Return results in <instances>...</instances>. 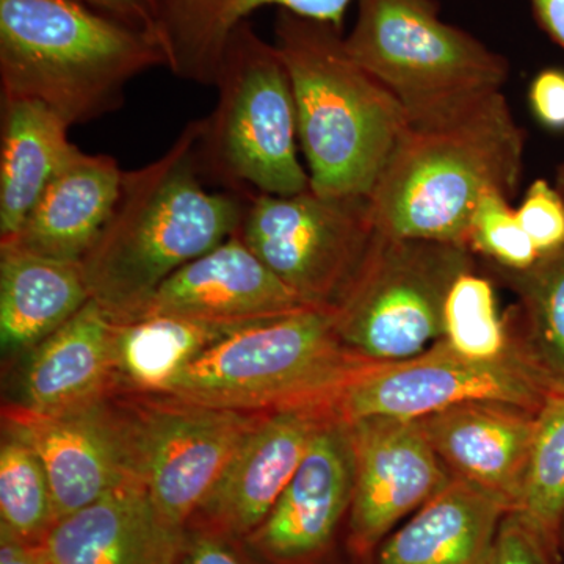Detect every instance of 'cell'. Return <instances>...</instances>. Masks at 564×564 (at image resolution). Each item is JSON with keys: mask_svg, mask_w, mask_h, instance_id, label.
<instances>
[{"mask_svg": "<svg viewBox=\"0 0 564 564\" xmlns=\"http://www.w3.org/2000/svg\"><path fill=\"white\" fill-rule=\"evenodd\" d=\"M202 129L203 120L188 122L165 154L124 172L110 220L82 259L91 300L113 321L135 313L163 281L242 225L248 193L204 187Z\"/></svg>", "mask_w": 564, "mask_h": 564, "instance_id": "obj_1", "label": "cell"}, {"mask_svg": "<svg viewBox=\"0 0 564 564\" xmlns=\"http://www.w3.org/2000/svg\"><path fill=\"white\" fill-rule=\"evenodd\" d=\"M524 148L502 91L408 120L367 196L375 231L467 243L478 203L492 192L513 196Z\"/></svg>", "mask_w": 564, "mask_h": 564, "instance_id": "obj_2", "label": "cell"}, {"mask_svg": "<svg viewBox=\"0 0 564 564\" xmlns=\"http://www.w3.org/2000/svg\"><path fill=\"white\" fill-rule=\"evenodd\" d=\"M155 66L154 35L77 0H0L2 98L43 104L69 128L121 109Z\"/></svg>", "mask_w": 564, "mask_h": 564, "instance_id": "obj_3", "label": "cell"}, {"mask_svg": "<svg viewBox=\"0 0 564 564\" xmlns=\"http://www.w3.org/2000/svg\"><path fill=\"white\" fill-rule=\"evenodd\" d=\"M274 47L291 77L311 188L367 198L406 126L403 107L332 24L280 10Z\"/></svg>", "mask_w": 564, "mask_h": 564, "instance_id": "obj_4", "label": "cell"}, {"mask_svg": "<svg viewBox=\"0 0 564 564\" xmlns=\"http://www.w3.org/2000/svg\"><path fill=\"white\" fill-rule=\"evenodd\" d=\"M373 364L345 347L332 310L306 307L229 334L158 393L223 410L272 413L334 404Z\"/></svg>", "mask_w": 564, "mask_h": 564, "instance_id": "obj_5", "label": "cell"}, {"mask_svg": "<svg viewBox=\"0 0 564 564\" xmlns=\"http://www.w3.org/2000/svg\"><path fill=\"white\" fill-rule=\"evenodd\" d=\"M218 99L203 118L196 163L225 191L289 196L311 187L299 159L291 77L274 44L248 22L232 33L218 70Z\"/></svg>", "mask_w": 564, "mask_h": 564, "instance_id": "obj_6", "label": "cell"}, {"mask_svg": "<svg viewBox=\"0 0 564 564\" xmlns=\"http://www.w3.org/2000/svg\"><path fill=\"white\" fill-rule=\"evenodd\" d=\"M345 46L408 120L500 91L510 76L507 58L445 22L433 0H358Z\"/></svg>", "mask_w": 564, "mask_h": 564, "instance_id": "obj_7", "label": "cell"}, {"mask_svg": "<svg viewBox=\"0 0 564 564\" xmlns=\"http://www.w3.org/2000/svg\"><path fill=\"white\" fill-rule=\"evenodd\" d=\"M469 245L375 232L361 269L333 310L348 350L370 362L421 355L444 336V303L475 269Z\"/></svg>", "mask_w": 564, "mask_h": 564, "instance_id": "obj_8", "label": "cell"}, {"mask_svg": "<svg viewBox=\"0 0 564 564\" xmlns=\"http://www.w3.org/2000/svg\"><path fill=\"white\" fill-rule=\"evenodd\" d=\"M109 404L131 477L150 494L163 521L182 533L223 467L265 414L162 393H113Z\"/></svg>", "mask_w": 564, "mask_h": 564, "instance_id": "obj_9", "label": "cell"}, {"mask_svg": "<svg viewBox=\"0 0 564 564\" xmlns=\"http://www.w3.org/2000/svg\"><path fill=\"white\" fill-rule=\"evenodd\" d=\"M367 198L248 193L237 236L311 307L334 310L375 237Z\"/></svg>", "mask_w": 564, "mask_h": 564, "instance_id": "obj_10", "label": "cell"}, {"mask_svg": "<svg viewBox=\"0 0 564 564\" xmlns=\"http://www.w3.org/2000/svg\"><path fill=\"white\" fill-rule=\"evenodd\" d=\"M551 389L511 340L510 350L480 361L445 339L403 361L373 364L340 392L334 411L344 421L389 415L422 419L470 402H499L540 413Z\"/></svg>", "mask_w": 564, "mask_h": 564, "instance_id": "obj_11", "label": "cell"}, {"mask_svg": "<svg viewBox=\"0 0 564 564\" xmlns=\"http://www.w3.org/2000/svg\"><path fill=\"white\" fill-rule=\"evenodd\" d=\"M352 486L350 425L336 414L315 433L270 513L236 547L248 564H350Z\"/></svg>", "mask_w": 564, "mask_h": 564, "instance_id": "obj_12", "label": "cell"}, {"mask_svg": "<svg viewBox=\"0 0 564 564\" xmlns=\"http://www.w3.org/2000/svg\"><path fill=\"white\" fill-rule=\"evenodd\" d=\"M347 422L355 455L347 554L350 564H369L395 525L454 477L415 419L370 415Z\"/></svg>", "mask_w": 564, "mask_h": 564, "instance_id": "obj_13", "label": "cell"}, {"mask_svg": "<svg viewBox=\"0 0 564 564\" xmlns=\"http://www.w3.org/2000/svg\"><path fill=\"white\" fill-rule=\"evenodd\" d=\"M336 415L333 403L263 414L223 467L185 529L236 544L256 529L299 470L311 441Z\"/></svg>", "mask_w": 564, "mask_h": 564, "instance_id": "obj_14", "label": "cell"}, {"mask_svg": "<svg viewBox=\"0 0 564 564\" xmlns=\"http://www.w3.org/2000/svg\"><path fill=\"white\" fill-rule=\"evenodd\" d=\"M2 432L14 434L40 456L57 521L135 481L129 473L109 397L61 414H40L3 403Z\"/></svg>", "mask_w": 564, "mask_h": 564, "instance_id": "obj_15", "label": "cell"}, {"mask_svg": "<svg viewBox=\"0 0 564 564\" xmlns=\"http://www.w3.org/2000/svg\"><path fill=\"white\" fill-rule=\"evenodd\" d=\"M306 307L311 306L236 234L173 273L135 313L120 322L151 315L263 322Z\"/></svg>", "mask_w": 564, "mask_h": 564, "instance_id": "obj_16", "label": "cell"}, {"mask_svg": "<svg viewBox=\"0 0 564 564\" xmlns=\"http://www.w3.org/2000/svg\"><path fill=\"white\" fill-rule=\"evenodd\" d=\"M536 414L513 404L470 402L417 421L452 477L513 511L524 484Z\"/></svg>", "mask_w": 564, "mask_h": 564, "instance_id": "obj_17", "label": "cell"}, {"mask_svg": "<svg viewBox=\"0 0 564 564\" xmlns=\"http://www.w3.org/2000/svg\"><path fill=\"white\" fill-rule=\"evenodd\" d=\"M184 536L129 481L57 521L41 547L47 564H174Z\"/></svg>", "mask_w": 564, "mask_h": 564, "instance_id": "obj_18", "label": "cell"}, {"mask_svg": "<svg viewBox=\"0 0 564 564\" xmlns=\"http://www.w3.org/2000/svg\"><path fill=\"white\" fill-rule=\"evenodd\" d=\"M14 404L61 414L115 393V321L91 300L62 328L25 352Z\"/></svg>", "mask_w": 564, "mask_h": 564, "instance_id": "obj_19", "label": "cell"}, {"mask_svg": "<svg viewBox=\"0 0 564 564\" xmlns=\"http://www.w3.org/2000/svg\"><path fill=\"white\" fill-rule=\"evenodd\" d=\"M122 176L110 155L77 152L47 185L17 236L0 247L80 263L110 220Z\"/></svg>", "mask_w": 564, "mask_h": 564, "instance_id": "obj_20", "label": "cell"}, {"mask_svg": "<svg viewBox=\"0 0 564 564\" xmlns=\"http://www.w3.org/2000/svg\"><path fill=\"white\" fill-rule=\"evenodd\" d=\"M352 0H155L158 40L166 68L214 87L232 33L263 7H278L343 31Z\"/></svg>", "mask_w": 564, "mask_h": 564, "instance_id": "obj_21", "label": "cell"}, {"mask_svg": "<svg viewBox=\"0 0 564 564\" xmlns=\"http://www.w3.org/2000/svg\"><path fill=\"white\" fill-rule=\"evenodd\" d=\"M508 513L489 494L452 478L386 538L369 564H488Z\"/></svg>", "mask_w": 564, "mask_h": 564, "instance_id": "obj_22", "label": "cell"}, {"mask_svg": "<svg viewBox=\"0 0 564 564\" xmlns=\"http://www.w3.org/2000/svg\"><path fill=\"white\" fill-rule=\"evenodd\" d=\"M91 302L79 262L0 247V344L24 356Z\"/></svg>", "mask_w": 564, "mask_h": 564, "instance_id": "obj_23", "label": "cell"}, {"mask_svg": "<svg viewBox=\"0 0 564 564\" xmlns=\"http://www.w3.org/2000/svg\"><path fill=\"white\" fill-rule=\"evenodd\" d=\"M68 132L43 104L2 98L0 242L17 236L47 185L80 151Z\"/></svg>", "mask_w": 564, "mask_h": 564, "instance_id": "obj_24", "label": "cell"}, {"mask_svg": "<svg viewBox=\"0 0 564 564\" xmlns=\"http://www.w3.org/2000/svg\"><path fill=\"white\" fill-rule=\"evenodd\" d=\"M254 323L180 315L115 321V393L161 392L212 345Z\"/></svg>", "mask_w": 564, "mask_h": 564, "instance_id": "obj_25", "label": "cell"}, {"mask_svg": "<svg viewBox=\"0 0 564 564\" xmlns=\"http://www.w3.org/2000/svg\"><path fill=\"white\" fill-rule=\"evenodd\" d=\"M516 293L510 337L554 393H564V247L522 272L500 269Z\"/></svg>", "mask_w": 564, "mask_h": 564, "instance_id": "obj_26", "label": "cell"}, {"mask_svg": "<svg viewBox=\"0 0 564 564\" xmlns=\"http://www.w3.org/2000/svg\"><path fill=\"white\" fill-rule=\"evenodd\" d=\"M513 513L544 545L545 551L562 563L564 393H552L536 414L524 484Z\"/></svg>", "mask_w": 564, "mask_h": 564, "instance_id": "obj_27", "label": "cell"}, {"mask_svg": "<svg viewBox=\"0 0 564 564\" xmlns=\"http://www.w3.org/2000/svg\"><path fill=\"white\" fill-rule=\"evenodd\" d=\"M57 524L46 469L31 445L2 432L0 444V530L41 544Z\"/></svg>", "mask_w": 564, "mask_h": 564, "instance_id": "obj_28", "label": "cell"}, {"mask_svg": "<svg viewBox=\"0 0 564 564\" xmlns=\"http://www.w3.org/2000/svg\"><path fill=\"white\" fill-rule=\"evenodd\" d=\"M443 322V339L466 358L489 361L510 350V328L507 315L500 314L496 289L474 270L462 274L448 291Z\"/></svg>", "mask_w": 564, "mask_h": 564, "instance_id": "obj_29", "label": "cell"}, {"mask_svg": "<svg viewBox=\"0 0 564 564\" xmlns=\"http://www.w3.org/2000/svg\"><path fill=\"white\" fill-rule=\"evenodd\" d=\"M467 245L503 270L522 272L541 258L518 220L510 198L502 193H488L470 220Z\"/></svg>", "mask_w": 564, "mask_h": 564, "instance_id": "obj_30", "label": "cell"}, {"mask_svg": "<svg viewBox=\"0 0 564 564\" xmlns=\"http://www.w3.org/2000/svg\"><path fill=\"white\" fill-rule=\"evenodd\" d=\"M516 215L541 256L564 247V202L549 182L534 181Z\"/></svg>", "mask_w": 564, "mask_h": 564, "instance_id": "obj_31", "label": "cell"}, {"mask_svg": "<svg viewBox=\"0 0 564 564\" xmlns=\"http://www.w3.org/2000/svg\"><path fill=\"white\" fill-rule=\"evenodd\" d=\"M488 564H562L510 511L500 524Z\"/></svg>", "mask_w": 564, "mask_h": 564, "instance_id": "obj_32", "label": "cell"}, {"mask_svg": "<svg viewBox=\"0 0 564 564\" xmlns=\"http://www.w3.org/2000/svg\"><path fill=\"white\" fill-rule=\"evenodd\" d=\"M174 564H248L231 541L202 530L185 529L184 543Z\"/></svg>", "mask_w": 564, "mask_h": 564, "instance_id": "obj_33", "label": "cell"}, {"mask_svg": "<svg viewBox=\"0 0 564 564\" xmlns=\"http://www.w3.org/2000/svg\"><path fill=\"white\" fill-rule=\"evenodd\" d=\"M534 117L551 129H564V73L544 69L534 77L529 91Z\"/></svg>", "mask_w": 564, "mask_h": 564, "instance_id": "obj_34", "label": "cell"}, {"mask_svg": "<svg viewBox=\"0 0 564 564\" xmlns=\"http://www.w3.org/2000/svg\"><path fill=\"white\" fill-rule=\"evenodd\" d=\"M109 17L135 25L158 39V7L155 0H77Z\"/></svg>", "mask_w": 564, "mask_h": 564, "instance_id": "obj_35", "label": "cell"}, {"mask_svg": "<svg viewBox=\"0 0 564 564\" xmlns=\"http://www.w3.org/2000/svg\"><path fill=\"white\" fill-rule=\"evenodd\" d=\"M0 564H47L41 544L25 543L0 530Z\"/></svg>", "mask_w": 564, "mask_h": 564, "instance_id": "obj_36", "label": "cell"}, {"mask_svg": "<svg viewBox=\"0 0 564 564\" xmlns=\"http://www.w3.org/2000/svg\"><path fill=\"white\" fill-rule=\"evenodd\" d=\"M541 28L564 50V0H530Z\"/></svg>", "mask_w": 564, "mask_h": 564, "instance_id": "obj_37", "label": "cell"}, {"mask_svg": "<svg viewBox=\"0 0 564 564\" xmlns=\"http://www.w3.org/2000/svg\"><path fill=\"white\" fill-rule=\"evenodd\" d=\"M556 191H558L560 195H562L564 202V163L560 165L558 173H556Z\"/></svg>", "mask_w": 564, "mask_h": 564, "instance_id": "obj_38", "label": "cell"}, {"mask_svg": "<svg viewBox=\"0 0 564 564\" xmlns=\"http://www.w3.org/2000/svg\"><path fill=\"white\" fill-rule=\"evenodd\" d=\"M563 544H564V527H563Z\"/></svg>", "mask_w": 564, "mask_h": 564, "instance_id": "obj_39", "label": "cell"}]
</instances>
